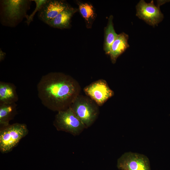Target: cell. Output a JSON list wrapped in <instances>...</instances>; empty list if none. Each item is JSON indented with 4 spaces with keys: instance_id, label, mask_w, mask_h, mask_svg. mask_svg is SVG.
I'll return each instance as SVG.
<instances>
[{
    "instance_id": "2e32d148",
    "label": "cell",
    "mask_w": 170,
    "mask_h": 170,
    "mask_svg": "<svg viewBox=\"0 0 170 170\" xmlns=\"http://www.w3.org/2000/svg\"><path fill=\"white\" fill-rule=\"evenodd\" d=\"M47 0H34L36 3V7L34 10L29 15H28L26 18V22L28 25H29L30 23L33 21L34 17L36 13L39 11L43 5L47 2Z\"/></svg>"
},
{
    "instance_id": "ba28073f",
    "label": "cell",
    "mask_w": 170,
    "mask_h": 170,
    "mask_svg": "<svg viewBox=\"0 0 170 170\" xmlns=\"http://www.w3.org/2000/svg\"><path fill=\"white\" fill-rule=\"evenodd\" d=\"M83 90L85 94L99 106L102 105L114 95L113 91L103 79L92 83L85 87Z\"/></svg>"
},
{
    "instance_id": "5b68a950",
    "label": "cell",
    "mask_w": 170,
    "mask_h": 170,
    "mask_svg": "<svg viewBox=\"0 0 170 170\" xmlns=\"http://www.w3.org/2000/svg\"><path fill=\"white\" fill-rule=\"evenodd\" d=\"M53 124L58 131H64L74 136L79 135L86 128L70 107L57 112Z\"/></svg>"
},
{
    "instance_id": "8992f818",
    "label": "cell",
    "mask_w": 170,
    "mask_h": 170,
    "mask_svg": "<svg viewBox=\"0 0 170 170\" xmlns=\"http://www.w3.org/2000/svg\"><path fill=\"white\" fill-rule=\"evenodd\" d=\"M157 2L158 5L156 6L153 0L149 3L144 0H140L136 6V16L150 26L157 25L164 18L160 6L167 2V1H159Z\"/></svg>"
},
{
    "instance_id": "e0dca14e",
    "label": "cell",
    "mask_w": 170,
    "mask_h": 170,
    "mask_svg": "<svg viewBox=\"0 0 170 170\" xmlns=\"http://www.w3.org/2000/svg\"><path fill=\"white\" fill-rule=\"evenodd\" d=\"M6 54L3 52L1 49L0 50V61H3L5 59Z\"/></svg>"
},
{
    "instance_id": "5bb4252c",
    "label": "cell",
    "mask_w": 170,
    "mask_h": 170,
    "mask_svg": "<svg viewBox=\"0 0 170 170\" xmlns=\"http://www.w3.org/2000/svg\"><path fill=\"white\" fill-rule=\"evenodd\" d=\"M113 17L110 16L107 26L105 29V40L104 50L106 54H108L113 43L117 37L118 34L115 31L113 19Z\"/></svg>"
},
{
    "instance_id": "3957f363",
    "label": "cell",
    "mask_w": 170,
    "mask_h": 170,
    "mask_svg": "<svg viewBox=\"0 0 170 170\" xmlns=\"http://www.w3.org/2000/svg\"><path fill=\"white\" fill-rule=\"evenodd\" d=\"M98 106L89 97L79 94L70 107L87 128L97 119L99 113Z\"/></svg>"
},
{
    "instance_id": "7a4b0ae2",
    "label": "cell",
    "mask_w": 170,
    "mask_h": 170,
    "mask_svg": "<svg viewBox=\"0 0 170 170\" xmlns=\"http://www.w3.org/2000/svg\"><path fill=\"white\" fill-rule=\"evenodd\" d=\"M32 0H1L0 1V20L3 25L14 27L23 18L28 16Z\"/></svg>"
},
{
    "instance_id": "52a82bcc",
    "label": "cell",
    "mask_w": 170,
    "mask_h": 170,
    "mask_svg": "<svg viewBox=\"0 0 170 170\" xmlns=\"http://www.w3.org/2000/svg\"><path fill=\"white\" fill-rule=\"evenodd\" d=\"M116 166L120 170H151L146 156L131 151L124 153L118 158Z\"/></svg>"
},
{
    "instance_id": "7c38bea8",
    "label": "cell",
    "mask_w": 170,
    "mask_h": 170,
    "mask_svg": "<svg viewBox=\"0 0 170 170\" xmlns=\"http://www.w3.org/2000/svg\"><path fill=\"white\" fill-rule=\"evenodd\" d=\"M76 11L71 6L60 13L55 18L47 24L49 26L60 29L69 28L71 18Z\"/></svg>"
},
{
    "instance_id": "277c9868",
    "label": "cell",
    "mask_w": 170,
    "mask_h": 170,
    "mask_svg": "<svg viewBox=\"0 0 170 170\" xmlns=\"http://www.w3.org/2000/svg\"><path fill=\"white\" fill-rule=\"evenodd\" d=\"M28 133L26 125L15 123L0 128V151L3 154L10 152Z\"/></svg>"
},
{
    "instance_id": "9a60e30c",
    "label": "cell",
    "mask_w": 170,
    "mask_h": 170,
    "mask_svg": "<svg viewBox=\"0 0 170 170\" xmlns=\"http://www.w3.org/2000/svg\"><path fill=\"white\" fill-rule=\"evenodd\" d=\"M80 13L87 22L89 24L95 17V12L93 6L88 3H78Z\"/></svg>"
},
{
    "instance_id": "30bf717a",
    "label": "cell",
    "mask_w": 170,
    "mask_h": 170,
    "mask_svg": "<svg viewBox=\"0 0 170 170\" xmlns=\"http://www.w3.org/2000/svg\"><path fill=\"white\" fill-rule=\"evenodd\" d=\"M128 37V35L123 32L118 34L108 54L113 63H115L118 57L129 47Z\"/></svg>"
},
{
    "instance_id": "9c48e42d",
    "label": "cell",
    "mask_w": 170,
    "mask_h": 170,
    "mask_svg": "<svg viewBox=\"0 0 170 170\" xmlns=\"http://www.w3.org/2000/svg\"><path fill=\"white\" fill-rule=\"evenodd\" d=\"M70 7L64 1L47 0L38 12V18L47 24Z\"/></svg>"
},
{
    "instance_id": "8fae6325",
    "label": "cell",
    "mask_w": 170,
    "mask_h": 170,
    "mask_svg": "<svg viewBox=\"0 0 170 170\" xmlns=\"http://www.w3.org/2000/svg\"><path fill=\"white\" fill-rule=\"evenodd\" d=\"M18 100L16 88L13 83L0 82V104L16 103Z\"/></svg>"
},
{
    "instance_id": "6da1fadb",
    "label": "cell",
    "mask_w": 170,
    "mask_h": 170,
    "mask_svg": "<svg viewBox=\"0 0 170 170\" xmlns=\"http://www.w3.org/2000/svg\"><path fill=\"white\" fill-rule=\"evenodd\" d=\"M38 96L48 109L57 112L66 110L80 94V85L69 75L50 72L43 76L37 85Z\"/></svg>"
},
{
    "instance_id": "4fadbf2b",
    "label": "cell",
    "mask_w": 170,
    "mask_h": 170,
    "mask_svg": "<svg viewBox=\"0 0 170 170\" xmlns=\"http://www.w3.org/2000/svg\"><path fill=\"white\" fill-rule=\"evenodd\" d=\"M17 106L16 103L0 104V128L9 124L17 114Z\"/></svg>"
}]
</instances>
